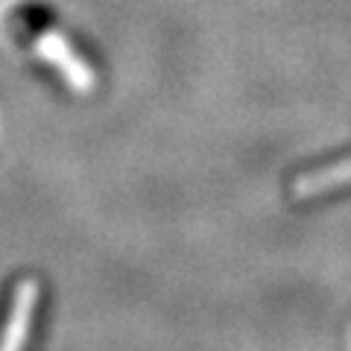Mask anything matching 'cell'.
<instances>
[{"label": "cell", "instance_id": "1", "mask_svg": "<svg viewBox=\"0 0 351 351\" xmlns=\"http://www.w3.org/2000/svg\"><path fill=\"white\" fill-rule=\"evenodd\" d=\"M32 299H36V287H24V290H21V295H18V304H15V313H12V325H9L6 348H3V351H21V343H24L27 328H29Z\"/></svg>", "mask_w": 351, "mask_h": 351}]
</instances>
